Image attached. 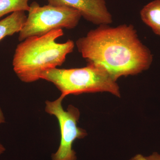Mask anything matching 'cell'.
Segmentation results:
<instances>
[{"instance_id":"cell-1","label":"cell","mask_w":160,"mask_h":160,"mask_svg":"<svg viewBox=\"0 0 160 160\" xmlns=\"http://www.w3.org/2000/svg\"><path fill=\"white\" fill-rule=\"evenodd\" d=\"M76 46L87 64L101 66L116 82L146 71L153 61L132 25L99 26L78 39Z\"/></svg>"},{"instance_id":"cell-2","label":"cell","mask_w":160,"mask_h":160,"mask_svg":"<svg viewBox=\"0 0 160 160\" xmlns=\"http://www.w3.org/2000/svg\"><path fill=\"white\" fill-rule=\"evenodd\" d=\"M63 35L62 29H55L43 35L27 38L18 45L12 65L15 73L22 82L37 81L44 72L62 65L75 46L71 40L64 43L56 42Z\"/></svg>"},{"instance_id":"cell-3","label":"cell","mask_w":160,"mask_h":160,"mask_svg":"<svg viewBox=\"0 0 160 160\" xmlns=\"http://www.w3.org/2000/svg\"><path fill=\"white\" fill-rule=\"evenodd\" d=\"M41 79L52 83L66 97L69 94L108 92L121 97L117 82L101 66L87 64L83 68L58 69L44 72Z\"/></svg>"},{"instance_id":"cell-4","label":"cell","mask_w":160,"mask_h":160,"mask_svg":"<svg viewBox=\"0 0 160 160\" xmlns=\"http://www.w3.org/2000/svg\"><path fill=\"white\" fill-rule=\"evenodd\" d=\"M82 16L77 10L64 6H41L36 2L29 5L25 24L19 32L18 40L43 35L55 29H72L78 26Z\"/></svg>"},{"instance_id":"cell-5","label":"cell","mask_w":160,"mask_h":160,"mask_svg":"<svg viewBox=\"0 0 160 160\" xmlns=\"http://www.w3.org/2000/svg\"><path fill=\"white\" fill-rule=\"evenodd\" d=\"M65 98L60 96L53 101H46L45 110L54 116L59 124L61 142L55 153L52 155V160H77L76 154L72 148L73 142L77 139H82L87 135L85 129L78 126L80 112L77 107L69 105L65 110L62 102Z\"/></svg>"},{"instance_id":"cell-6","label":"cell","mask_w":160,"mask_h":160,"mask_svg":"<svg viewBox=\"0 0 160 160\" xmlns=\"http://www.w3.org/2000/svg\"><path fill=\"white\" fill-rule=\"evenodd\" d=\"M49 5L64 6L76 9L82 17L98 26L109 25L112 22L106 0H45Z\"/></svg>"},{"instance_id":"cell-7","label":"cell","mask_w":160,"mask_h":160,"mask_svg":"<svg viewBox=\"0 0 160 160\" xmlns=\"http://www.w3.org/2000/svg\"><path fill=\"white\" fill-rule=\"evenodd\" d=\"M27 17L25 11H17L1 20L0 41L6 37L19 33L26 22Z\"/></svg>"},{"instance_id":"cell-8","label":"cell","mask_w":160,"mask_h":160,"mask_svg":"<svg viewBox=\"0 0 160 160\" xmlns=\"http://www.w3.org/2000/svg\"><path fill=\"white\" fill-rule=\"evenodd\" d=\"M140 16L143 22L160 36V0H154L144 6Z\"/></svg>"},{"instance_id":"cell-9","label":"cell","mask_w":160,"mask_h":160,"mask_svg":"<svg viewBox=\"0 0 160 160\" xmlns=\"http://www.w3.org/2000/svg\"><path fill=\"white\" fill-rule=\"evenodd\" d=\"M31 0H0V18L17 11H27Z\"/></svg>"},{"instance_id":"cell-10","label":"cell","mask_w":160,"mask_h":160,"mask_svg":"<svg viewBox=\"0 0 160 160\" xmlns=\"http://www.w3.org/2000/svg\"><path fill=\"white\" fill-rule=\"evenodd\" d=\"M146 157L149 160H160V154L158 152H154Z\"/></svg>"},{"instance_id":"cell-11","label":"cell","mask_w":160,"mask_h":160,"mask_svg":"<svg viewBox=\"0 0 160 160\" xmlns=\"http://www.w3.org/2000/svg\"><path fill=\"white\" fill-rule=\"evenodd\" d=\"M129 160H149L146 158V157H144L142 155L138 154L136 155L135 156L131 158Z\"/></svg>"},{"instance_id":"cell-12","label":"cell","mask_w":160,"mask_h":160,"mask_svg":"<svg viewBox=\"0 0 160 160\" xmlns=\"http://www.w3.org/2000/svg\"><path fill=\"white\" fill-rule=\"evenodd\" d=\"M5 122V116H4V114H3L2 110V109L0 108V125Z\"/></svg>"},{"instance_id":"cell-13","label":"cell","mask_w":160,"mask_h":160,"mask_svg":"<svg viewBox=\"0 0 160 160\" xmlns=\"http://www.w3.org/2000/svg\"><path fill=\"white\" fill-rule=\"evenodd\" d=\"M6 150L5 147L2 145V143L0 142V154H2Z\"/></svg>"}]
</instances>
